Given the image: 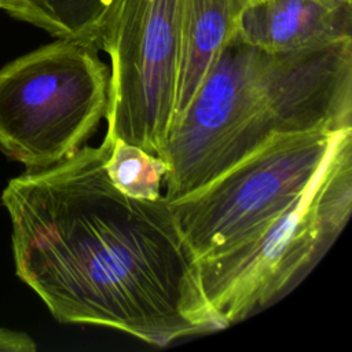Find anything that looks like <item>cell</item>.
Masks as SVG:
<instances>
[{
  "instance_id": "1",
  "label": "cell",
  "mask_w": 352,
  "mask_h": 352,
  "mask_svg": "<svg viewBox=\"0 0 352 352\" xmlns=\"http://www.w3.org/2000/svg\"><path fill=\"white\" fill-rule=\"evenodd\" d=\"M110 147L84 144L7 183L16 276L59 323L109 327L155 346L227 329L169 202L116 188L104 169Z\"/></svg>"
},
{
  "instance_id": "2",
  "label": "cell",
  "mask_w": 352,
  "mask_h": 352,
  "mask_svg": "<svg viewBox=\"0 0 352 352\" xmlns=\"http://www.w3.org/2000/svg\"><path fill=\"white\" fill-rule=\"evenodd\" d=\"M352 128V38L265 51L221 48L158 157L168 202L204 187L278 135Z\"/></svg>"
},
{
  "instance_id": "3",
  "label": "cell",
  "mask_w": 352,
  "mask_h": 352,
  "mask_svg": "<svg viewBox=\"0 0 352 352\" xmlns=\"http://www.w3.org/2000/svg\"><path fill=\"white\" fill-rule=\"evenodd\" d=\"M351 212L352 129H344L300 198L234 245L197 261L202 292L226 327L298 286L341 235Z\"/></svg>"
},
{
  "instance_id": "4",
  "label": "cell",
  "mask_w": 352,
  "mask_h": 352,
  "mask_svg": "<svg viewBox=\"0 0 352 352\" xmlns=\"http://www.w3.org/2000/svg\"><path fill=\"white\" fill-rule=\"evenodd\" d=\"M109 100L110 69L94 45L58 38L22 55L0 69V151L51 166L94 136Z\"/></svg>"
},
{
  "instance_id": "5",
  "label": "cell",
  "mask_w": 352,
  "mask_h": 352,
  "mask_svg": "<svg viewBox=\"0 0 352 352\" xmlns=\"http://www.w3.org/2000/svg\"><path fill=\"white\" fill-rule=\"evenodd\" d=\"M182 0H109L94 45L110 58L104 140L160 155L172 126Z\"/></svg>"
},
{
  "instance_id": "6",
  "label": "cell",
  "mask_w": 352,
  "mask_h": 352,
  "mask_svg": "<svg viewBox=\"0 0 352 352\" xmlns=\"http://www.w3.org/2000/svg\"><path fill=\"white\" fill-rule=\"evenodd\" d=\"M338 132L274 136L204 187L169 202L197 261L234 245L300 198L324 165Z\"/></svg>"
},
{
  "instance_id": "7",
  "label": "cell",
  "mask_w": 352,
  "mask_h": 352,
  "mask_svg": "<svg viewBox=\"0 0 352 352\" xmlns=\"http://www.w3.org/2000/svg\"><path fill=\"white\" fill-rule=\"evenodd\" d=\"M236 33L265 51H297L352 38V0H249Z\"/></svg>"
},
{
  "instance_id": "8",
  "label": "cell",
  "mask_w": 352,
  "mask_h": 352,
  "mask_svg": "<svg viewBox=\"0 0 352 352\" xmlns=\"http://www.w3.org/2000/svg\"><path fill=\"white\" fill-rule=\"evenodd\" d=\"M248 1L182 0L180 54L172 125L184 114L216 56L236 33L241 12Z\"/></svg>"
},
{
  "instance_id": "9",
  "label": "cell",
  "mask_w": 352,
  "mask_h": 352,
  "mask_svg": "<svg viewBox=\"0 0 352 352\" xmlns=\"http://www.w3.org/2000/svg\"><path fill=\"white\" fill-rule=\"evenodd\" d=\"M109 0H0L11 16L34 25L62 40L94 45ZM95 47V45H94Z\"/></svg>"
},
{
  "instance_id": "10",
  "label": "cell",
  "mask_w": 352,
  "mask_h": 352,
  "mask_svg": "<svg viewBox=\"0 0 352 352\" xmlns=\"http://www.w3.org/2000/svg\"><path fill=\"white\" fill-rule=\"evenodd\" d=\"M106 173L122 194L144 201L160 198L168 164L158 155L116 139L104 162Z\"/></svg>"
},
{
  "instance_id": "11",
  "label": "cell",
  "mask_w": 352,
  "mask_h": 352,
  "mask_svg": "<svg viewBox=\"0 0 352 352\" xmlns=\"http://www.w3.org/2000/svg\"><path fill=\"white\" fill-rule=\"evenodd\" d=\"M36 349L37 345L29 334L10 329H0L1 352H34Z\"/></svg>"
}]
</instances>
